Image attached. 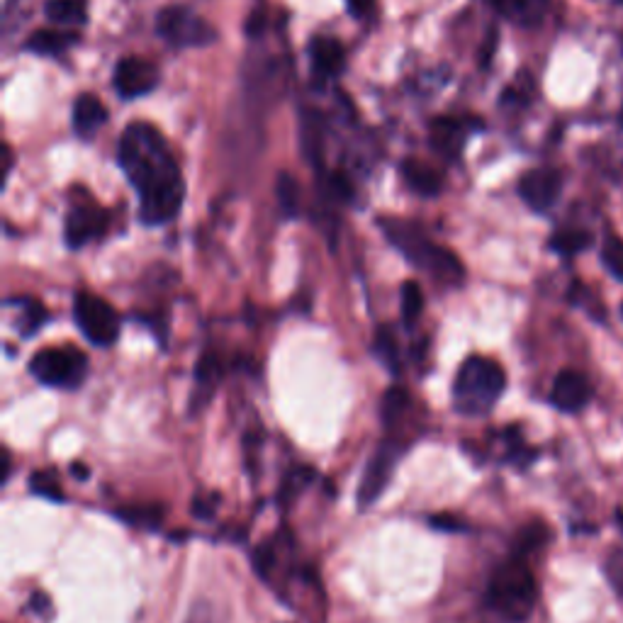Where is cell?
<instances>
[{
    "instance_id": "4dcf8cb0",
    "label": "cell",
    "mask_w": 623,
    "mask_h": 623,
    "mask_svg": "<svg viewBox=\"0 0 623 623\" xmlns=\"http://www.w3.org/2000/svg\"><path fill=\"white\" fill-rule=\"evenodd\" d=\"M30 490L39 497L52 499V502H64V490H61L59 480H56L54 473H47V470H42V473H32Z\"/></svg>"
},
{
    "instance_id": "44dd1931",
    "label": "cell",
    "mask_w": 623,
    "mask_h": 623,
    "mask_svg": "<svg viewBox=\"0 0 623 623\" xmlns=\"http://www.w3.org/2000/svg\"><path fill=\"white\" fill-rule=\"evenodd\" d=\"M220 378H222L220 356H217V353H205L198 361V368H195V380H198V392H195V397L207 402L205 397H210V392L215 390Z\"/></svg>"
},
{
    "instance_id": "cb8c5ba5",
    "label": "cell",
    "mask_w": 623,
    "mask_h": 623,
    "mask_svg": "<svg viewBox=\"0 0 623 623\" xmlns=\"http://www.w3.org/2000/svg\"><path fill=\"white\" fill-rule=\"evenodd\" d=\"M275 195H278V205L285 217H297L300 210V185L290 173H280L278 183H275Z\"/></svg>"
},
{
    "instance_id": "ffe728a7",
    "label": "cell",
    "mask_w": 623,
    "mask_h": 623,
    "mask_svg": "<svg viewBox=\"0 0 623 623\" xmlns=\"http://www.w3.org/2000/svg\"><path fill=\"white\" fill-rule=\"evenodd\" d=\"M115 516L129 526L154 531L159 529L161 521H164V509H161L159 504H132V507L115 509Z\"/></svg>"
},
{
    "instance_id": "d6a6232c",
    "label": "cell",
    "mask_w": 623,
    "mask_h": 623,
    "mask_svg": "<svg viewBox=\"0 0 623 623\" xmlns=\"http://www.w3.org/2000/svg\"><path fill=\"white\" fill-rule=\"evenodd\" d=\"M429 524L434 526L436 531H446V533H458V531L468 529V526H465L463 521H460L458 516H453V514H434L429 519Z\"/></svg>"
},
{
    "instance_id": "52a82bcc",
    "label": "cell",
    "mask_w": 623,
    "mask_h": 623,
    "mask_svg": "<svg viewBox=\"0 0 623 623\" xmlns=\"http://www.w3.org/2000/svg\"><path fill=\"white\" fill-rule=\"evenodd\" d=\"M76 327L83 331L88 341L108 349L120 336V317L112 310L110 302L91 293H78L74 300Z\"/></svg>"
},
{
    "instance_id": "4fadbf2b",
    "label": "cell",
    "mask_w": 623,
    "mask_h": 623,
    "mask_svg": "<svg viewBox=\"0 0 623 623\" xmlns=\"http://www.w3.org/2000/svg\"><path fill=\"white\" fill-rule=\"evenodd\" d=\"M310 59L314 74L322 78H334L344 71L346 66V49L339 39L334 37H317L310 44Z\"/></svg>"
},
{
    "instance_id": "30bf717a",
    "label": "cell",
    "mask_w": 623,
    "mask_h": 623,
    "mask_svg": "<svg viewBox=\"0 0 623 623\" xmlns=\"http://www.w3.org/2000/svg\"><path fill=\"white\" fill-rule=\"evenodd\" d=\"M112 83H115V91L120 93V98L125 100L142 98V95H147L156 88V83H159V71H156V66L149 64L147 59H142V56H125V59L115 66Z\"/></svg>"
},
{
    "instance_id": "ac0fdd59",
    "label": "cell",
    "mask_w": 623,
    "mask_h": 623,
    "mask_svg": "<svg viewBox=\"0 0 623 623\" xmlns=\"http://www.w3.org/2000/svg\"><path fill=\"white\" fill-rule=\"evenodd\" d=\"M592 232L589 229H582V227H565V229H558V232L550 237V251H555L558 256H577L582 254V251H587L589 246H592Z\"/></svg>"
},
{
    "instance_id": "2e32d148",
    "label": "cell",
    "mask_w": 623,
    "mask_h": 623,
    "mask_svg": "<svg viewBox=\"0 0 623 623\" xmlns=\"http://www.w3.org/2000/svg\"><path fill=\"white\" fill-rule=\"evenodd\" d=\"M402 178H404V183L414 190V193L424 195V198H436L443 188L439 173H436L429 164H424V161H414V159L404 161Z\"/></svg>"
},
{
    "instance_id": "7402d4cb",
    "label": "cell",
    "mask_w": 623,
    "mask_h": 623,
    "mask_svg": "<svg viewBox=\"0 0 623 623\" xmlns=\"http://www.w3.org/2000/svg\"><path fill=\"white\" fill-rule=\"evenodd\" d=\"M322 120H319L317 112H307L305 120H302V147H305L307 161L310 164H319L322 159Z\"/></svg>"
},
{
    "instance_id": "f35d334b",
    "label": "cell",
    "mask_w": 623,
    "mask_h": 623,
    "mask_svg": "<svg viewBox=\"0 0 623 623\" xmlns=\"http://www.w3.org/2000/svg\"><path fill=\"white\" fill-rule=\"evenodd\" d=\"M621 317H623V305H621Z\"/></svg>"
},
{
    "instance_id": "6da1fadb",
    "label": "cell",
    "mask_w": 623,
    "mask_h": 623,
    "mask_svg": "<svg viewBox=\"0 0 623 623\" xmlns=\"http://www.w3.org/2000/svg\"><path fill=\"white\" fill-rule=\"evenodd\" d=\"M117 161L139 193V220L144 224L159 227L181 212L185 183L159 129L132 122L120 139Z\"/></svg>"
},
{
    "instance_id": "d4e9b609",
    "label": "cell",
    "mask_w": 623,
    "mask_h": 623,
    "mask_svg": "<svg viewBox=\"0 0 623 623\" xmlns=\"http://www.w3.org/2000/svg\"><path fill=\"white\" fill-rule=\"evenodd\" d=\"M312 480H314V470L307 468V465H300V468L288 470V475H285L283 485H280V490H278V502L285 507V504H288L290 499H295L297 495H300V492L305 490V487L310 485Z\"/></svg>"
},
{
    "instance_id": "8d00e7d4",
    "label": "cell",
    "mask_w": 623,
    "mask_h": 623,
    "mask_svg": "<svg viewBox=\"0 0 623 623\" xmlns=\"http://www.w3.org/2000/svg\"><path fill=\"white\" fill-rule=\"evenodd\" d=\"M10 465H13V463H10L8 451H3V473H0V477H3V485L10 480Z\"/></svg>"
},
{
    "instance_id": "d6986e66",
    "label": "cell",
    "mask_w": 623,
    "mask_h": 623,
    "mask_svg": "<svg viewBox=\"0 0 623 623\" xmlns=\"http://www.w3.org/2000/svg\"><path fill=\"white\" fill-rule=\"evenodd\" d=\"M44 15H47L54 25H86L88 3L86 0H47Z\"/></svg>"
},
{
    "instance_id": "7a4b0ae2",
    "label": "cell",
    "mask_w": 623,
    "mask_h": 623,
    "mask_svg": "<svg viewBox=\"0 0 623 623\" xmlns=\"http://www.w3.org/2000/svg\"><path fill=\"white\" fill-rule=\"evenodd\" d=\"M538 599L536 577L524 555H512L499 563L487 582L485 602L507 623H524L531 616Z\"/></svg>"
},
{
    "instance_id": "4316f807",
    "label": "cell",
    "mask_w": 623,
    "mask_h": 623,
    "mask_svg": "<svg viewBox=\"0 0 623 623\" xmlns=\"http://www.w3.org/2000/svg\"><path fill=\"white\" fill-rule=\"evenodd\" d=\"M373 351H375V356L385 363L387 370L400 373V353H397V341L390 329L387 327L378 329V334H375V341H373Z\"/></svg>"
},
{
    "instance_id": "5bb4252c",
    "label": "cell",
    "mask_w": 623,
    "mask_h": 623,
    "mask_svg": "<svg viewBox=\"0 0 623 623\" xmlns=\"http://www.w3.org/2000/svg\"><path fill=\"white\" fill-rule=\"evenodd\" d=\"M71 117H74V132L78 137L91 139L93 134L108 122V108L103 105V100L86 93L74 103V115Z\"/></svg>"
},
{
    "instance_id": "9c48e42d",
    "label": "cell",
    "mask_w": 623,
    "mask_h": 623,
    "mask_svg": "<svg viewBox=\"0 0 623 623\" xmlns=\"http://www.w3.org/2000/svg\"><path fill=\"white\" fill-rule=\"evenodd\" d=\"M402 456V448L395 446L392 441H385L383 446L375 451V456L368 460L366 470H363L361 485H358V504L361 507H370L380 499L385 487L390 485L392 473H395L397 460Z\"/></svg>"
},
{
    "instance_id": "8fae6325",
    "label": "cell",
    "mask_w": 623,
    "mask_h": 623,
    "mask_svg": "<svg viewBox=\"0 0 623 623\" xmlns=\"http://www.w3.org/2000/svg\"><path fill=\"white\" fill-rule=\"evenodd\" d=\"M550 404L563 414H577L592 402V385L577 370H560L550 387Z\"/></svg>"
},
{
    "instance_id": "f1b7e54d",
    "label": "cell",
    "mask_w": 623,
    "mask_h": 623,
    "mask_svg": "<svg viewBox=\"0 0 623 623\" xmlns=\"http://www.w3.org/2000/svg\"><path fill=\"white\" fill-rule=\"evenodd\" d=\"M546 541H548L546 524H541V521H531V524L524 526V529L519 531V536H516L514 553L516 555H524V558H526V555L533 553V550L541 548Z\"/></svg>"
},
{
    "instance_id": "484cf974",
    "label": "cell",
    "mask_w": 623,
    "mask_h": 623,
    "mask_svg": "<svg viewBox=\"0 0 623 623\" xmlns=\"http://www.w3.org/2000/svg\"><path fill=\"white\" fill-rule=\"evenodd\" d=\"M407 409H409V392L400 385L390 387V390H387L385 397H383V409H380V412H383L385 426H392V424L400 422Z\"/></svg>"
},
{
    "instance_id": "e0dca14e",
    "label": "cell",
    "mask_w": 623,
    "mask_h": 623,
    "mask_svg": "<svg viewBox=\"0 0 623 623\" xmlns=\"http://www.w3.org/2000/svg\"><path fill=\"white\" fill-rule=\"evenodd\" d=\"M76 42L78 35L71 30H37L27 39V49L42 56H59Z\"/></svg>"
},
{
    "instance_id": "277c9868",
    "label": "cell",
    "mask_w": 623,
    "mask_h": 623,
    "mask_svg": "<svg viewBox=\"0 0 623 623\" xmlns=\"http://www.w3.org/2000/svg\"><path fill=\"white\" fill-rule=\"evenodd\" d=\"M507 390V373L497 361L485 356H470L458 368L453 383V407L463 417H485L495 409Z\"/></svg>"
},
{
    "instance_id": "d590c367",
    "label": "cell",
    "mask_w": 623,
    "mask_h": 623,
    "mask_svg": "<svg viewBox=\"0 0 623 623\" xmlns=\"http://www.w3.org/2000/svg\"><path fill=\"white\" fill-rule=\"evenodd\" d=\"M246 32H249V35H254V37L261 35V32H263V13L251 15V18H249V27H246Z\"/></svg>"
},
{
    "instance_id": "9a60e30c",
    "label": "cell",
    "mask_w": 623,
    "mask_h": 623,
    "mask_svg": "<svg viewBox=\"0 0 623 623\" xmlns=\"http://www.w3.org/2000/svg\"><path fill=\"white\" fill-rule=\"evenodd\" d=\"M465 137H468V125L456 120V117H441L431 125V142L443 156H451V159L460 154Z\"/></svg>"
},
{
    "instance_id": "f546056e",
    "label": "cell",
    "mask_w": 623,
    "mask_h": 623,
    "mask_svg": "<svg viewBox=\"0 0 623 623\" xmlns=\"http://www.w3.org/2000/svg\"><path fill=\"white\" fill-rule=\"evenodd\" d=\"M22 310H25V314H22L18 329L27 339V336L37 334V331L44 327V322H47V310H44L42 302L37 300H22Z\"/></svg>"
},
{
    "instance_id": "3957f363",
    "label": "cell",
    "mask_w": 623,
    "mask_h": 623,
    "mask_svg": "<svg viewBox=\"0 0 623 623\" xmlns=\"http://www.w3.org/2000/svg\"><path fill=\"white\" fill-rule=\"evenodd\" d=\"M380 227H383L387 241H390L407 261H412L414 266L431 273L436 280H441V283L446 285L463 283L465 268L463 263H460V258L453 254V251L434 244L417 224L402 220H383Z\"/></svg>"
},
{
    "instance_id": "5b68a950",
    "label": "cell",
    "mask_w": 623,
    "mask_h": 623,
    "mask_svg": "<svg viewBox=\"0 0 623 623\" xmlns=\"http://www.w3.org/2000/svg\"><path fill=\"white\" fill-rule=\"evenodd\" d=\"M88 370V361L74 346H49L37 351L30 361L32 378L49 387H64L74 390L83 383Z\"/></svg>"
},
{
    "instance_id": "603a6c76",
    "label": "cell",
    "mask_w": 623,
    "mask_h": 623,
    "mask_svg": "<svg viewBox=\"0 0 623 623\" xmlns=\"http://www.w3.org/2000/svg\"><path fill=\"white\" fill-rule=\"evenodd\" d=\"M599 256H602L606 273H609L614 280H619V283H623V239L619 237V234H614V232L606 234Z\"/></svg>"
},
{
    "instance_id": "7c38bea8",
    "label": "cell",
    "mask_w": 623,
    "mask_h": 623,
    "mask_svg": "<svg viewBox=\"0 0 623 623\" xmlns=\"http://www.w3.org/2000/svg\"><path fill=\"white\" fill-rule=\"evenodd\" d=\"M105 229H108V215L100 207L81 205L66 215L64 239L71 249H81L88 241L103 237Z\"/></svg>"
},
{
    "instance_id": "8992f818",
    "label": "cell",
    "mask_w": 623,
    "mask_h": 623,
    "mask_svg": "<svg viewBox=\"0 0 623 623\" xmlns=\"http://www.w3.org/2000/svg\"><path fill=\"white\" fill-rule=\"evenodd\" d=\"M156 32L166 39L171 47L188 49V47H207L217 39V32L207 25L205 20L198 18L190 8L183 5H171L156 15Z\"/></svg>"
},
{
    "instance_id": "836d02e7",
    "label": "cell",
    "mask_w": 623,
    "mask_h": 623,
    "mask_svg": "<svg viewBox=\"0 0 623 623\" xmlns=\"http://www.w3.org/2000/svg\"><path fill=\"white\" fill-rule=\"evenodd\" d=\"M215 509H217V495L193 499V514L198 516V519H212V516H215Z\"/></svg>"
},
{
    "instance_id": "83f0119b",
    "label": "cell",
    "mask_w": 623,
    "mask_h": 623,
    "mask_svg": "<svg viewBox=\"0 0 623 623\" xmlns=\"http://www.w3.org/2000/svg\"><path fill=\"white\" fill-rule=\"evenodd\" d=\"M424 310V290L422 285L414 283V280H407L402 285V319L404 324H414L419 319V314Z\"/></svg>"
},
{
    "instance_id": "e575fe53",
    "label": "cell",
    "mask_w": 623,
    "mask_h": 623,
    "mask_svg": "<svg viewBox=\"0 0 623 623\" xmlns=\"http://www.w3.org/2000/svg\"><path fill=\"white\" fill-rule=\"evenodd\" d=\"M346 8H349L353 18H366L370 8H373V0H346Z\"/></svg>"
},
{
    "instance_id": "74e56055",
    "label": "cell",
    "mask_w": 623,
    "mask_h": 623,
    "mask_svg": "<svg viewBox=\"0 0 623 623\" xmlns=\"http://www.w3.org/2000/svg\"><path fill=\"white\" fill-rule=\"evenodd\" d=\"M71 473H74L78 480H88V468H86V465L74 463V465H71Z\"/></svg>"
},
{
    "instance_id": "1f68e13d",
    "label": "cell",
    "mask_w": 623,
    "mask_h": 623,
    "mask_svg": "<svg viewBox=\"0 0 623 623\" xmlns=\"http://www.w3.org/2000/svg\"><path fill=\"white\" fill-rule=\"evenodd\" d=\"M275 565V553H273V546L271 543H261V546L256 548L254 553V568L261 577H268V572L273 570Z\"/></svg>"
},
{
    "instance_id": "ba28073f",
    "label": "cell",
    "mask_w": 623,
    "mask_h": 623,
    "mask_svg": "<svg viewBox=\"0 0 623 623\" xmlns=\"http://www.w3.org/2000/svg\"><path fill=\"white\" fill-rule=\"evenodd\" d=\"M563 193V173L553 166L531 168L521 176L519 181V195L526 205L538 215H546L555 207Z\"/></svg>"
}]
</instances>
